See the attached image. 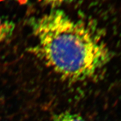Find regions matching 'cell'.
<instances>
[{
    "mask_svg": "<svg viewBox=\"0 0 121 121\" xmlns=\"http://www.w3.org/2000/svg\"><path fill=\"white\" fill-rule=\"evenodd\" d=\"M52 121H86L78 113L65 112L54 116Z\"/></svg>",
    "mask_w": 121,
    "mask_h": 121,
    "instance_id": "3957f363",
    "label": "cell"
},
{
    "mask_svg": "<svg viewBox=\"0 0 121 121\" xmlns=\"http://www.w3.org/2000/svg\"><path fill=\"white\" fill-rule=\"evenodd\" d=\"M14 26L13 22L0 16V43L11 35Z\"/></svg>",
    "mask_w": 121,
    "mask_h": 121,
    "instance_id": "7a4b0ae2",
    "label": "cell"
},
{
    "mask_svg": "<svg viewBox=\"0 0 121 121\" xmlns=\"http://www.w3.org/2000/svg\"><path fill=\"white\" fill-rule=\"evenodd\" d=\"M34 51L63 79L78 82L93 78L110 59L107 45L83 22L53 10L31 24Z\"/></svg>",
    "mask_w": 121,
    "mask_h": 121,
    "instance_id": "6da1fadb",
    "label": "cell"
},
{
    "mask_svg": "<svg viewBox=\"0 0 121 121\" xmlns=\"http://www.w3.org/2000/svg\"><path fill=\"white\" fill-rule=\"evenodd\" d=\"M40 4L53 8L60 7L63 4H69L76 0H37Z\"/></svg>",
    "mask_w": 121,
    "mask_h": 121,
    "instance_id": "277c9868",
    "label": "cell"
}]
</instances>
